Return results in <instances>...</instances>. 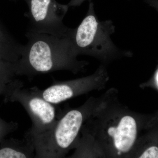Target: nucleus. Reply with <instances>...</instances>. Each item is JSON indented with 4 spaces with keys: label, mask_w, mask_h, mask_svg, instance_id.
I'll use <instances>...</instances> for the list:
<instances>
[{
    "label": "nucleus",
    "mask_w": 158,
    "mask_h": 158,
    "mask_svg": "<svg viewBox=\"0 0 158 158\" xmlns=\"http://www.w3.org/2000/svg\"><path fill=\"white\" fill-rule=\"evenodd\" d=\"M113 97L109 94L97 100L71 158L91 157L98 151L105 156L119 157L134 151L138 135L135 113Z\"/></svg>",
    "instance_id": "nucleus-1"
},
{
    "label": "nucleus",
    "mask_w": 158,
    "mask_h": 158,
    "mask_svg": "<svg viewBox=\"0 0 158 158\" xmlns=\"http://www.w3.org/2000/svg\"><path fill=\"white\" fill-rule=\"evenodd\" d=\"M26 37L27 43L23 46L16 62L17 76L32 78L60 70L77 74L88 65V62L77 59L68 35L60 37L28 31Z\"/></svg>",
    "instance_id": "nucleus-2"
},
{
    "label": "nucleus",
    "mask_w": 158,
    "mask_h": 158,
    "mask_svg": "<svg viewBox=\"0 0 158 158\" xmlns=\"http://www.w3.org/2000/svg\"><path fill=\"white\" fill-rule=\"evenodd\" d=\"M115 31L112 21L98 19L91 2L86 16L77 28H69L68 36L78 56L86 55L109 62L120 57L131 56L132 54L119 49L114 44L111 36Z\"/></svg>",
    "instance_id": "nucleus-3"
},
{
    "label": "nucleus",
    "mask_w": 158,
    "mask_h": 158,
    "mask_svg": "<svg viewBox=\"0 0 158 158\" xmlns=\"http://www.w3.org/2000/svg\"><path fill=\"white\" fill-rule=\"evenodd\" d=\"M97 100L89 98L79 107L68 111L57 119L50 130L32 137L35 158H63L74 148L81 130L90 116Z\"/></svg>",
    "instance_id": "nucleus-4"
},
{
    "label": "nucleus",
    "mask_w": 158,
    "mask_h": 158,
    "mask_svg": "<svg viewBox=\"0 0 158 158\" xmlns=\"http://www.w3.org/2000/svg\"><path fill=\"white\" fill-rule=\"evenodd\" d=\"M28 7L26 15L29 20V32L62 37L68 35L69 28L63 20L68 11V5L56 0H24Z\"/></svg>",
    "instance_id": "nucleus-5"
},
{
    "label": "nucleus",
    "mask_w": 158,
    "mask_h": 158,
    "mask_svg": "<svg viewBox=\"0 0 158 158\" xmlns=\"http://www.w3.org/2000/svg\"><path fill=\"white\" fill-rule=\"evenodd\" d=\"M23 84L14 88L5 98V102L19 103L28 113L32 126L27 133L33 137L47 131L57 121L54 105L35 93L32 89H23Z\"/></svg>",
    "instance_id": "nucleus-6"
},
{
    "label": "nucleus",
    "mask_w": 158,
    "mask_h": 158,
    "mask_svg": "<svg viewBox=\"0 0 158 158\" xmlns=\"http://www.w3.org/2000/svg\"><path fill=\"white\" fill-rule=\"evenodd\" d=\"M109 79L105 66H100L92 74L80 78L56 82L44 90L31 88L35 93L52 104H58L75 97L102 88Z\"/></svg>",
    "instance_id": "nucleus-7"
},
{
    "label": "nucleus",
    "mask_w": 158,
    "mask_h": 158,
    "mask_svg": "<svg viewBox=\"0 0 158 158\" xmlns=\"http://www.w3.org/2000/svg\"><path fill=\"white\" fill-rule=\"evenodd\" d=\"M35 157L32 136L27 132L22 139H4L0 143V158H30Z\"/></svg>",
    "instance_id": "nucleus-8"
},
{
    "label": "nucleus",
    "mask_w": 158,
    "mask_h": 158,
    "mask_svg": "<svg viewBox=\"0 0 158 158\" xmlns=\"http://www.w3.org/2000/svg\"><path fill=\"white\" fill-rule=\"evenodd\" d=\"M23 46L0 24V59L10 62H17L21 55Z\"/></svg>",
    "instance_id": "nucleus-9"
},
{
    "label": "nucleus",
    "mask_w": 158,
    "mask_h": 158,
    "mask_svg": "<svg viewBox=\"0 0 158 158\" xmlns=\"http://www.w3.org/2000/svg\"><path fill=\"white\" fill-rule=\"evenodd\" d=\"M16 76V62H10L0 59V79L9 83L15 80Z\"/></svg>",
    "instance_id": "nucleus-10"
},
{
    "label": "nucleus",
    "mask_w": 158,
    "mask_h": 158,
    "mask_svg": "<svg viewBox=\"0 0 158 158\" xmlns=\"http://www.w3.org/2000/svg\"><path fill=\"white\" fill-rule=\"evenodd\" d=\"M18 127V124L14 122H7L0 117V143L6 136L13 132Z\"/></svg>",
    "instance_id": "nucleus-11"
},
{
    "label": "nucleus",
    "mask_w": 158,
    "mask_h": 158,
    "mask_svg": "<svg viewBox=\"0 0 158 158\" xmlns=\"http://www.w3.org/2000/svg\"><path fill=\"white\" fill-rule=\"evenodd\" d=\"M21 81L19 80L15 79L11 83H7L0 79V96H7L9 93L18 85H19Z\"/></svg>",
    "instance_id": "nucleus-12"
},
{
    "label": "nucleus",
    "mask_w": 158,
    "mask_h": 158,
    "mask_svg": "<svg viewBox=\"0 0 158 158\" xmlns=\"http://www.w3.org/2000/svg\"><path fill=\"white\" fill-rule=\"evenodd\" d=\"M141 158H158V147L156 146H151L139 156Z\"/></svg>",
    "instance_id": "nucleus-13"
},
{
    "label": "nucleus",
    "mask_w": 158,
    "mask_h": 158,
    "mask_svg": "<svg viewBox=\"0 0 158 158\" xmlns=\"http://www.w3.org/2000/svg\"><path fill=\"white\" fill-rule=\"evenodd\" d=\"M86 1H89L90 2L91 0H71L67 5L69 7H77L81 6L82 3Z\"/></svg>",
    "instance_id": "nucleus-14"
},
{
    "label": "nucleus",
    "mask_w": 158,
    "mask_h": 158,
    "mask_svg": "<svg viewBox=\"0 0 158 158\" xmlns=\"http://www.w3.org/2000/svg\"><path fill=\"white\" fill-rule=\"evenodd\" d=\"M145 2L158 12V0H145Z\"/></svg>",
    "instance_id": "nucleus-15"
},
{
    "label": "nucleus",
    "mask_w": 158,
    "mask_h": 158,
    "mask_svg": "<svg viewBox=\"0 0 158 158\" xmlns=\"http://www.w3.org/2000/svg\"><path fill=\"white\" fill-rule=\"evenodd\" d=\"M156 81L157 82L158 84V70L156 74Z\"/></svg>",
    "instance_id": "nucleus-16"
},
{
    "label": "nucleus",
    "mask_w": 158,
    "mask_h": 158,
    "mask_svg": "<svg viewBox=\"0 0 158 158\" xmlns=\"http://www.w3.org/2000/svg\"><path fill=\"white\" fill-rule=\"evenodd\" d=\"M13 1H18V0H13Z\"/></svg>",
    "instance_id": "nucleus-17"
},
{
    "label": "nucleus",
    "mask_w": 158,
    "mask_h": 158,
    "mask_svg": "<svg viewBox=\"0 0 158 158\" xmlns=\"http://www.w3.org/2000/svg\"><path fill=\"white\" fill-rule=\"evenodd\" d=\"M0 24H1V23H0Z\"/></svg>",
    "instance_id": "nucleus-18"
}]
</instances>
